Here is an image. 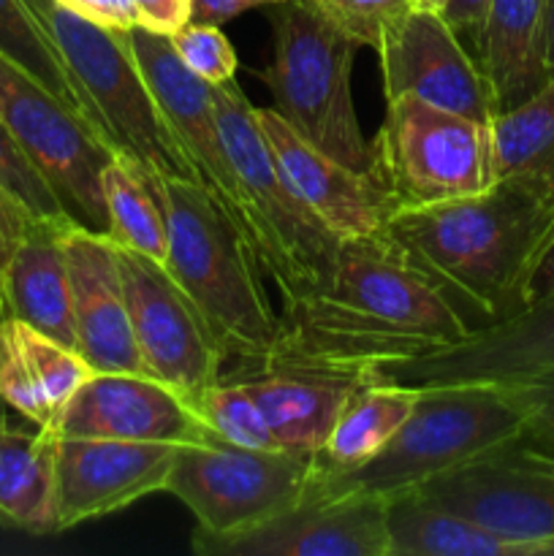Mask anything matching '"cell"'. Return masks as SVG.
<instances>
[{"label":"cell","mask_w":554,"mask_h":556,"mask_svg":"<svg viewBox=\"0 0 554 556\" xmlns=\"http://www.w3.org/2000/svg\"><path fill=\"white\" fill-rule=\"evenodd\" d=\"M467 334L462 315L380 231L340 242L329 277L299 302L282 304L280 334L255 372L369 378L386 364L440 351Z\"/></svg>","instance_id":"obj_1"},{"label":"cell","mask_w":554,"mask_h":556,"mask_svg":"<svg viewBox=\"0 0 554 556\" xmlns=\"http://www.w3.org/2000/svg\"><path fill=\"white\" fill-rule=\"evenodd\" d=\"M383 237L473 331L525 309L527 282L554 239V199L498 179L478 195L391 212Z\"/></svg>","instance_id":"obj_2"},{"label":"cell","mask_w":554,"mask_h":556,"mask_svg":"<svg viewBox=\"0 0 554 556\" xmlns=\"http://www.w3.org/2000/svg\"><path fill=\"white\" fill-rule=\"evenodd\" d=\"M144 179L166 217L168 275L193 299L226 356L237 358L239 375L255 372L280 334V315L253 248L193 179L147 172Z\"/></svg>","instance_id":"obj_3"},{"label":"cell","mask_w":554,"mask_h":556,"mask_svg":"<svg viewBox=\"0 0 554 556\" xmlns=\"http://www.w3.org/2000/svg\"><path fill=\"white\" fill-rule=\"evenodd\" d=\"M525 427V407L511 386H424L407 421L373 459L348 470H329L318 459L307 489L320 494H378L386 500L416 492L473 456L519 438Z\"/></svg>","instance_id":"obj_4"},{"label":"cell","mask_w":554,"mask_h":556,"mask_svg":"<svg viewBox=\"0 0 554 556\" xmlns=\"http://www.w3.org/2000/svg\"><path fill=\"white\" fill-rule=\"evenodd\" d=\"M63 60L87 123L114 155L155 177L190 179L188 163L147 87L130 43V30L98 25L58 0H25Z\"/></svg>","instance_id":"obj_5"},{"label":"cell","mask_w":554,"mask_h":556,"mask_svg":"<svg viewBox=\"0 0 554 556\" xmlns=\"http://www.w3.org/2000/svg\"><path fill=\"white\" fill-rule=\"evenodd\" d=\"M212 96L223 144L239 179L250 248L282 304L299 302L329 277L340 239L299 199L242 87L228 81Z\"/></svg>","instance_id":"obj_6"},{"label":"cell","mask_w":554,"mask_h":556,"mask_svg":"<svg viewBox=\"0 0 554 556\" xmlns=\"http://www.w3.org/2000/svg\"><path fill=\"white\" fill-rule=\"evenodd\" d=\"M272 60L261 81L272 109L315 150L356 172H369L373 147L353 106V58L362 47L331 25L310 0L272 5Z\"/></svg>","instance_id":"obj_7"},{"label":"cell","mask_w":554,"mask_h":556,"mask_svg":"<svg viewBox=\"0 0 554 556\" xmlns=\"http://www.w3.org/2000/svg\"><path fill=\"white\" fill-rule=\"evenodd\" d=\"M369 147V172L396 210L478 195L498 182L492 123L418 98L386 103L383 123Z\"/></svg>","instance_id":"obj_8"},{"label":"cell","mask_w":554,"mask_h":556,"mask_svg":"<svg viewBox=\"0 0 554 556\" xmlns=\"http://www.w3.org/2000/svg\"><path fill=\"white\" fill-rule=\"evenodd\" d=\"M315 470L318 454L188 443L177 445L166 492L196 516L193 543L223 541L297 505Z\"/></svg>","instance_id":"obj_9"},{"label":"cell","mask_w":554,"mask_h":556,"mask_svg":"<svg viewBox=\"0 0 554 556\" xmlns=\"http://www.w3.org/2000/svg\"><path fill=\"white\" fill-rule=\"evenodd\" d=\"M0 119L43 174L71 220L106 233L101 172L114 152L27 71L0 54Z\"/></svg>","instance_id":"obj_10"},{"label":"cell","mask_w":554,"mask_h":556,"mask_svg":"<svg viewBox=\"0 0 554 556\" xmlns=\"http://www.w3.org/2000/svg\"><path fill=\"white\" fill-rule=\"evenodd\" d=\"M416 492L500 535L546 546L554 556V448L527 432Z\"/></svg>","instance_id":"obj_11"},{"label":"cell","mask_w":554,"mask_h":556,"mask_svg":"<svg viewBox=\"0 0 554 556\" xmlns=\"http://www.w3.org/2000/svg\"><path fill=\"white\" fill-rule=\"evenodd\" d=\"M136 348L147 375L196 405L223 378L226 351L166 266L117 244Z\"/></svg>","instance_id":"obj_12"},{"label":"cell","mask_w":554,"mask_h":556,"mask_svg":"<svg viewBox=\"0 0 554 556\" xmlns=\"http://www.w3.org/2000/svg\"><path fill=\"white\" fill-rule=\"evenodd\" d=\"M130 43H134V54L139 60L147 87L188 163L190 179L212 195V201L231 217L234 226L248 239L239 179L223 144L221 125H217L215 96H212L215 87L185 68L168 36L144 30V27H130Z\"/></svg>","instance_id":"obj_13"},{"label":"cell","mask_w":554,"mask_h":556,"mask_svg":"<svg viewBox=\"0 0 554 556\" xmlns=\"http://www.w3.org/2000/svg\"><path fill=\"white\" fill-rule=\"evenodd\" d=\"M383 98H418L424 103L492 123L494 101L478 63L440 11L411 9L380 36Z\"/></svg>","instance_id":"obj_14"},{"label":"cell","mask_w":554,"mask_h":556,"mask_svg":"<svg viewBox=\"0 0 554 556\" xmlns=\"http://www.w3.org/2000/svg\"><path fill=\"white\" fill-rule=\"evenodd\" d=\"M554 372V296L511 318L473 329L465 340L380 367L369 378L405 386L521 383Z\"/></svg>","instance_id":"obj_15"},{"label":"cell","mask_w":554,"mask_h":556,"mask_svg":"<svg viewBox=\"0 0 554 556\" xmlns=\"http://www.w3.org/2000/svg\"><path fill=\"white\" fill-rule=\"evenodd\" d=\"M389 500L378 494L304 497L255 530L193 543L201 556H389Z\"/></svg>","instance_id":"obj_16"},{"label":"cell","mask_w":554,"mask_h":556,"mask_svg":"<svg viewBox=\"0 0 554 556\" xmlns=\"http://www.w3.org/2000/svg\"><path fill=\"white\" fill-rule=\"evenodd\" d=\"M177 445L109 438H60L54 443L58 532L119 514L166 492Z\"/></svg>","instance_id":"obj_17"},{"label":"cell","mask_w":554,"mask_h":556,"mask_svg":"<svg viewBox=\"0 0 554 556\" xmlns=\"http://www.w3.org/2000/svg\"><path fill=\"white\" fill-rule=\"evenodd\" d=\"M54 434L168 445L217 443L182 394L141 372H92L63 410Z\"/></svg>","instance_id":"obj_18"},{"label":"cell","mask_w":554,"mask_h":556,"mask_svg":"<svg viewBox=\"0 0 554 556\" xmlns=\"http://www.w3.org/2000/svg\"><path fill=\"white\" fill-rule=\"evenodd\" d=\"M63 250L68 261L76 351L96 372L147 375L130 326L117 244L109 233L68 220L63 226Z\"/></svg>","instance_id":"obj_19"},{"label":"cell","mask_w":554,"mask_h":556,"mask_svg":"<svg viewBox=\"0 0 554 556\" xmlns=\"http://www.w3.org/2000/svg\"><path fill=\"white\" fill-rule=\"evenodd\" d=\"M255 119L299 199L340 242L383 231L396 204L373 172L348 168L315 150L272 106H255Z\"/></svg>","instance_id":"obj_20"},{"label":"cell","mask_w":554,"mask_h":556,"mask_svg":"<svg viewBox=\"0 0 554 556\" xmlns=\"http://www.w3.org/2000/svg\"><path fill=\"white\" fill-rule=\"evenodd\" d=\"M96 372L79 351L16 318L0 320V402L54 434L76 391Z\"/></svg>","instance_id":"obj_21"},{"label":"cell","mask_w":554,"mask_h":556,"mask_svg":"<svg viewBox=\"0 0 554 556\" xmlns=\"http://www.w3.org/2000/svg\"><path fill=\"white\" fill-rule=\"evenodd\" d=\"M467 49L487 81L494 112L530 101L554 79L546 52V0H489Z\"/></svg>","instance_id":"obj_22"},{"label":"cell","mask_w":554,"mask_h":556,"mask_svg":"<svg viewBox=\"0 0 554 556\" xmlns=\"http://www.w3.org/2000/svg\"><path fill=\"white\" fill-rule=\"evenodd\" d=\"M68 220H33L27 226L0 277V302L9 318L76 351L68 261L63 250V226Z\"/></svg>","instance_id":"obj_23"},{"label":"cell","mask_w":554,"mask_h":556,"mask_svg":"<svg viewBox=\"0 0 554 556\" xmlns=\"http://www.w3.org/2000/svg\"><path fill=\"white\" fill-rule=\"evenodd\" d=\"M234 378H242L253 391L277 445L302 454H320L342 405L364 380L304 369H264Z\"/></svg>","instance_id":"obj_24"},{"label":"cell","mask_w":554,"mask_h":556,"mask_svg":"<svg viewBox=\"0 0 554 556\" xmlns=\"http://www.w3.org/2000/svg\"><path fill=\"white\" fill-rule=\"evenodd\" d=\"M389 556H552L546 546L514 541L418 492L389 497Z\"/></svg>","instance_id":"obj_25"},{"label":"cell","mask_w":554,"mask_h":556,"mask_svg":"<svg viewBox=\"0 0 554 556\" xmlns=\"http://www.w3.org/2000/svg\"><path fill=\"white\" fill-rule=\"evenodd\" d=\"M54 443L47 429L0 427V527L27 535H58Z\"/></svg>","instance_id":"obj_26"},{"label":"cell","mask_w":554,"mask_h":556,"mask_svg":"<svg viewBox=\"0 0 554 556\" xmlns=\"http://www.w3.org/2000/svg\"><path fill=\"white\" fill-rule=\"evenodd\" d=\"M418 394V386L380 378L358 380L331 427L329 440L320 448V465L329 470H348L373 459L407 421Z\"/></svg>","instance_id":"obj_27"},{"label":"cell","mask_w":554,"mask_h":556,"mask_svg":"<svg viewBox=\"0 0 554 556\" xmlns=\"http://www.w3.org/2000/svg\"><path fill=\"white\" fill-rule=\"evenodd\" d=\"M498 179H521L554 199V79L492 119Z\"/></svg>","instance_id":"obj_28"},{"label":"cell","mask_w":554,"mask_h":556,"mask_svg":"<svg viewBox=\"0 0 554 556\" xmlns=\"http://www.w3.org/2000/svg\"><path fill=\"white\" fill-rule=\"evenodd\" d=\"M103 204H106L109 239L119 248L147 255L155 264H168V228L161 201L147 185L144 172L128 157L114 155L101 172Z\"/></svg>","instance_id":"obj_29"},{"label":"cell","mask_w":554,"mask_h":556,"mask_svg":"<svg viewBox=\"0 0 554 556\" xmlns=\"http://www.w3.org/2000/svg\"><path fill=\"white\" fill-rule=\"evenodd\" d=\"M0 54L27 71L33 79L41 81L49 92H54L65 106L74 109L87 123L85 103H81L63 60L54 52L47 33L41 30L25 0H0Z\"/></svg>","instance_id":"obj_30"},{"label":"cell","mask_w":554,"mask_h":556,"mask_svg":"<svg viewBox=\"0 0 554 556\" xmlns=\"http://www.w3.org/2000/svg\"><path fill=\"white\" fill-rule=\"evenodd\" d=\"M193 410L217 443L242 448H280L242 378H221L196 400Z\"/></svg>","instance_id":"obj_31"},{"label":"cell","mask_w":554,"mask_h":556,"mask_svg":"<svg viewBox=\"0 0 554 556\" xmlns=\"http://www.w3.org/2000/svg\"><path fill=\"white\" fill-rule=\"evenodd\" d=\"M0 190L11 201H16L33 220H63V217H68L52 185L22 152L3 119H0Z\"/></svg>","instance_id":"obj_32"},{"label":"cell","mask_w":554,"mask_h":556,"mask_svg":"<svg viewBox=\"0 0 554 556\" xmlns=\"http://www.w3.org/2000/svg\"><path fill=\"white\" fill-rule=\"evenodd\" d=\"M168 41H172L177 58L185 63V68L193 71L206 85L221 87L234 81V76H237V49L231 47L221 25L188 22L177 33H172Z\"/></svg>","instance_id":"obj_33"},{"label":"cell","mask_w":554,"mask_h":556,"mask_svg":"<svg viewBox=\"0 0 554 556\" xmlns=\"http://www.w3.org/2000/svg\"><path fill=\"white\" fill-rule=\"evenodd\" d=\"M326 20L340 27L358 47L378 49L380 36L400 16L416 9L413 0H310Z\"/></svg>","instance_id":"obj_34"},{"label":"cell","mask_w":554,"mask_h":556,"mask_svg":"<svg viewBox=\"0 0 554 556\" xmlns=\"http://www.w3.org/2000/svg\"><path fill=\"white\" fill-rule=\"evenodd\" d=\"M505 386L514 389L516 400L525 407V432L530 434L532 440H538V443L554 448V372Z\"/></svg>","instance_id":"obj_35"},{"label":"cell","mask_w":554,"mask_h":556,"mask_svg":"<svg viewBox=\"0 0 554 556\" xmlns=\"http://www.w3.org/2000/svg\"><path fill=\"white\" fill-rule=\"evenodd\" d=\"M134 14L136 27L172 36L179 27L188 25L193 14V0H125Z\"/></svg>","instance_id":"obj_36"},{"label":"cell","mask_w":554,"mask_h":556,"mask_svg":"<svg viewBox=\"0 0 554 556\" xmlns=\"http://www.w3.org/2000/svg\"><path fill=\"white\" fill-rule=\"evenodd\" d=\"M58 3L74 11V14L85 16V20L114 27V30H130V27H136L134 14H130L125 0H58Z\"/></svg>","instance_id":"obj_37"},{"label":"cell","mask_w":554,"mask_h":556,"mask_svg":"<svg viewBox=\"0 0 554 556\" xmlns=\"http://www.w3.org/2000/svg\"><path fill=\"white\" fill-rule=\"evenodd\" d=\"M30 223L33 217L0 190V277H3L5 264H9L16 242H20Z\"/></svg>","instance_id":"obj_38"},{"label":"cell","mask_w":554,"mask_h":556,"mask_svg":"<svg viewBox=\"0 0 554 556\" xmlns=\"http://www.w3.org/2000/svg\"><path fill=\"white\" fill-rule=\"evenodd\" d=\"M489 0H445L440 16L456 30V36L467 43H473L478 27H481L483 14H487Z\"/></svg>","instance_id":"obj_39"},{"label":"cell","mask_w":554,"mask_h":556,"mask_svg":"<svg viewBox=\"0 0 554 556\" xmlns=\"http://www.w3.org/2000/svg\"><path fill=\"white\" fill-rule=\"evenodd\" d=\"M286 0H193V14L190 22H204V25H226L234 16L244 14L248 9L259 5H277Z\"/></svg>","instance_id":"obj_40"},{"label":"cell","mask_w":554,"mask_h":556,"mask_svg":"<svg viewBox=\"0 0 554 556\" xmlns=\"http://www.w3.org/2000/svg\"><path fill=\"white\" fill-rule=\"evenodd\" d=\"M549 296H554V239L546 248V253L541 255V261H538L530 282H527V304L541 302V299H549Z\"/></svg>","instance_id":"obj_41"},{"label":"cell","mask_w":554,"mask_h":556,"mask_svg":"<svg viewBox=\"0 0 554 556\" xmlns=\"http://www.w3.org/2000/svg\"><path fill=\"white\" fill-rule=\"evenodd\" d=\"M546 52H549V68L554 76V0H546Z\"/></svg>","instance_id":"obj_42"},{"label":"cell","mask_w":554,"mask_h":556,"mask_svg":"<svg viewBox=\"0 0 554 556\" xmlns=\"http://www.w3.org/2000/svg\"><path fill=\"white\" fill-rule=\"evenodd\" d=\"M416 3V9H429V11H440L443 9L445 0H413Z\"/></svg>","instance_id":"obj_43"},{"label":"cell","mask_w":554,"mask_h":556,"mask_svg":"<svg viewBox=\"0 0 554 556\" xmlns=\"http://www.w3.org/2000/svg\"><path fill=\"white\" fill-rule=\"evenodd\" d=\"M3 318H9V315H5L3 302H0V320H3ZM0 413H5V405H3V402H0Z\"/></svg>","instance_id":"obj_44"},{"label":"cell","mask_w":554,"mask_h":556,"mask_svg":"<svg viewBox=\"0 0 554 556\" xmlns=\"http://www.w3.org/2000/svg\"><path fill=\"white\" fill-rule=\"evenodd\" d=\"M5 421H9V418H5V413H0V427H3Z\"/></svg>","instance_id":"obj_45"}]
</instances>
